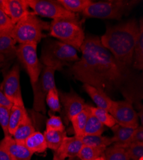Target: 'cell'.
<instances>
[{"label":"cell","mask_w":143,"mask_h":160,"mask_svg":"<svg viewBox=\"0 0 143 160\" xmlns=\"http://www.w3.org/2000/svg\"><path fill=\"white\" fill-rule=\"evenodd\" d=\"M35 131L32 120L27 114L23 119V121L19 124L13 133L12 137L16 141L21 143H24V141L29 137L32 133Z\"/></svg>","instance_id":"18"},{"label":"cell","mask_w":143,"mask_h":160,"mask_svg":"<svg viewBox=\"0 0 143 160\" xmlns=\"http://www.w3.org/2000/svg\"><path fill=\"white\" fill-rule=\"evenodd\" d=\"M44 136L48 148L56 151L60 146L64 138L66 137V132L54 130H46Z\"/></svg>","instance_id":"24"},{"label":"cell","mask_w":143,"mask_h":160,"mask_svg":"<svg viewBox=\"0 0 143 160\" xmlns=\"http://www.w3.org/2000/svg\"><path fill=\"white\" fill-rule=\"evenodd\" d=\"M53 160H66V159H60L59 158H58L55 154H54V159Z\"/></svg>","instance_id":"41"},{"label":"cell","mask_w":143,"mask_h":160,"mask_svg":"<svg viewBox=\"0 0 143 160\" xmlns=\"http://www.w3.org/2000/svg\"><path fill=\"white\" fill-rule=\"evenodd\" d=\"M104 131L105 126L90 113L84 129V135H101Z\"/></svg>","instance_id":"27"},{"label":"cell","mask_w":143,"mask_h":160,"mask_svg":"<svg viewBox=\"0 0 143 160\" xmlns=\"http://www.w3.org/2000/svg\"><path fill=\"white\" fill-rule=\"evenodd\" d=\"M0 160H16L11 156L7 151L0 148Z\"/></svg>","instance_id":"38"},{"label":"cell","mask_w":143,"mask_h":160,"mask_svg":"<svg viewBox=\"0 0 143 160\" xmlns=\"http://www.w3.org/2000/svg\"><path fill=\"white\" fill-rule=\"evenodd\" d=\"M37 48L36 44H21L17 47L16 52V56L30 77L31 84L37 81L44 66L37 57Z\"/></svg>","instance_id":"8"},{"label":"cell","mask_w":143,"mask_h":160,"mask_svg":"<svg viewBox=\"0 0 143 160\" xmlns=\"http://www.w3.org/2000/svg\"><path fill=\"white\" fill-rule=\"evenodd\" d=\"M84 90L92 99L98 108H103L109 112L112 100L106 94V92L101 88H97L88 84L83 85Z\"/></svg>","instance_id":"16"},{"label":"cell","mask_w":143,"mask_h":160,"mask_svg":"<svg viewBox=\"0 0 143 160\" xmlns=\"http://www.w3.org/2000/svg\"><path fill=\"white\" fill-rule=\"evenodd\" d=\"M105 149L106 148H94V147L84 145L78 157L81 160H94L103 155Z\"/></svg>","instance_id":"30"},{"label":"cell","mask_w":143,"mask_h":160,"mask_svg":"<svg viewBox=\"0 0 143 160\" xmlns=\"http://www.w3.org/2000/svg\"><path fill=\"white\" fill-rule=\"evenodd\" d=\"M130 143H143V128L139 126L134 131Z\"/></svg>","instance_id":"36"},{"label":"cell","mask_w":143,"mask_h":160,"mask_svg":"<svg viewBox=\"0 0 143 160\" xmlns=\"http://www.w3.org/2000/svg\"><path fill=\"white\" fill-rule=\"evenodd\" d=\"M139 32V23L132 19L116 25L107 26L100 41L118 61L132 66L134 47Z\"/></svg>","instance_id":"2"},{"label":"cell","mask_w":143,"mask_h":160,"mask_svg":"<svg viewBox=\"0 0 143 160\" xmlns=\"http://www.w3.org/2000/svg\"><path fill=\"white\" fill-rule=\"evenodd\" d=\"M90 113L89 106L87 104L86 107L83 111L74 115L70 119L75 133V136L80 137L84 135V129Z\"/></svg>","instance_id":"23"},{"label":"cell","mask_w":143,"mask_h":160,"mask_svg":"<svg viewBox=\"0 0 143 160\" xmlns=\"http://www.w3.org/2000/svg\"><path fill=\"white\" fill-rule=\"evenodd\" d=\"M139 160H143V157H141L140 158H139Z\"/></svg>","instance_id":"42"},{"label":"cell","mask_w":143,"mask_h":160,"mask_svg":"<svg viewBox=\"0 0 143 160\" xmlns=\"http://www.w3.org/2000/svg\"><path fill=\"white\" fill-rule=\"evenodd\" d=\"M10 110L0 106V125H1L5 137L10 136L8 132V122Z\"/></svg>","instance_id":"34"},{"label":"cell","mask_w":143,"mask_h":160,"mask_svg":"<svg viewBox=\"0 0 143 160\" xmlns=\"http://www.w3.org/2000/svg\"><path fill=\"white\" fill-rule=\"evenodd\" d=\"M80 51L81 58L69 67V73L84 84L104 91L119 90L132 102L142 81L137 71L117 60L97 36L85 35Z\"/></svg>","instance_id":"1"},{"label":"cell","mask_w":143,"mask_h":160,"mask_svg":"<svg viewBox=\"0 0 143 160\" xmlns=\"http://www.w3.org/2000/svg\"><path fill=\"white\" fill-rule=\"evenodd\" d=\"M27 0H5L4 12L14 25L29 14Z\"/></svg>","instance_id":"15"},{"label":"cell","mask_w":143,"mask_h":160,"mask_svg":"<svg viewBox=\"0 0 143 160\" xmlns=\"http://www.w3.org/2000/svg\"><path fill=\"white\" fill-rule=\"evenodd\" d=\"M89 109L90 113L104 126H106L109 128H112L117 124L115 120L107 110L98 107H93V106H90Z\"/></svg>","instance_id":"29"},{"label":"cell","mask_w":143,"mask_h":160,"mask_svg":"<svg viewBox=\"0 0 143 160\" xmlns=\"http://www.w3.org/2000/svg\"><path fill=\"white\" fill-rule=\"evenodd\" d=\"M49 23L30 12L15 24L11 35L19 44H37L44 37L43 31L49 30Z\"/></svg>","instance_id":"6"},{"label":"cell","mask_w":143,"mask_h":160,"mask_svg":"<svg viewBox=\"0 0 143 160\" xmlns=\"http://www.w3.org/2000/svg\"><path fill=\"white\" fill-rule=\"evenodd\" d=\"M27 114L24 106L13 105L10 109L8 122V132L11 137Z\"/></svg>","instance_id":"22"},{"label":"cell","mask_w":143,"mask_h":160,"mask_svg":"<svg viewBox=\"0 0 143 160\" xmlns=\"http://www.w3.org/2000/svg\"><path fill=\"white\" fill-rule=\"evenodd\" d=\"M28 5L32 8L35 14L42 17L56 19L60 18H79L74 13L64 9L56 1L46 0H27Z\"/></svg>","instance_id":"9"},{"label":"cell","mask_w":143,"mask_h":160,"mask_svg":"<svg viewBox=\"0 0 143 160\" xmlns=\"http://www.w3.org/2000/svg\"><path fill=\"white\" fill-rule=\"evenodd\" d=\"M0 87L13 104L24 106L20 86V68L18 64L4 74L3 81Z\"/></svg>","instance_id":"11"},{"label":"cell","mask_w":143,"mask_h":160,"mask_svg":"<svg viewBox=\"0 0 143 160\" xmlns=\"http://www.w3.org/2000/svg\"><path fill=\"white\" fill-rule=\"evenodd\" d=\"M103 156L105 160H130L125 148L115 145L105 149Z\"/></svg>","instance_id":"28"},{"label":"cell","mask_w":143,"mask_h":160,"mask_svg":"<svg viewBox=\"0 0 143 160\" xmlns=\"http://www.w3.org/2000/svg\"><path fill=\"white\" fill-rule=\"evenodd\" d=\"M59 98L63 105L65 115L69 121L83 111L87 106L84 100L72 90L68 93L60 92Z\"/></svg>","instance_id":"12"},{"label":"cell","mask_w":143,"mask_h":160,"mask_svg":"<svg viewBox=\"0 0 143 160\" xmlns=\"http://www.w3.org/2000/svg\"><path fill=\"white\" fill-rule=\"evenodd\" d=\"M46 130H54L58 131H64L65 127L63 124L62 119L60 117L50 115L49 118L46 122Z\"/></svg>","instance_id":"35"},{"label":"cell","mask_w":143,"mask_h":160,"mask_svg":"<svg viewBox=\"0 0 143 160\" xmlns=\"http://www.w3.org/2000/svg\"><path fill=\"white\" fill-rule=\"evenodd\" d=\"M14 26L10 18L5 14V12L0 8V33L11 34Z\"/></svg>","instance_id":"33"},{"label":"cell","mask_w":143,"mask_h":160,"mask_svg":"<svg viewBox=\"0 0 143 160\" xmlns=\"http://www.w3.org/2000/svg\"><path fill=\"white\" fill-rule=\"evenodd\" d=\"M0 148L7 151L16 160H31L33 154L24 143L16 141L11 136L5 137L0 142Z\"/></svg>","instance_id":"13"},{"label":"cell","mask_w":143,"mask_h":160,"mask_svg":"<svg viewBox=\"0 0 143 160\" xmlns=\"http://www.w3.org/2000/svg\"><path fill=\"white\" fill-rule=\"evenodd\" d=\"M79 59L77 50L69 45L51 39L44 43L41 56L44 66L61 71L64 67H70Z\"/></svg>","instance_id":"3"},{"label":"cell","mask_w":143,"mask_h":160,"mask_svg":"<svg viewBox=\"0 0 143 160\" xmlns=\"http://www.w3.org/2000/svg\"><path fill=\"white\" fill-rule=\"evenodd\" d=\"M140 2L135 0H109L92 2L82 12L89 18L120 20L129 14Z\"/></svg>","instance_id":"5"},{"label":"cell","mask_w":143,"mask_h":160,"mask_svg":"<svg viewBox=\"0 0 143 160\" xmlns=\"http://www.w3.org/2000/svg\"><path fill=\"white\" fill-rule=\"evenodd\" d=\"M16 41L10 33H0V54L6 58L16 56Z\"/></svg>","instance_id":"21"},{"label":"cell","mask_w":143,"mask_h":160,"mask_svg":"<svg viewBox=\"0 0 143 160\" xmlns=\"http://www.w3.org/2000/svg\"><path fill=\"white\" fill-rule=\"evenodd\" d=\"M6 60V58L2 54H0V68H2L3 65L5 63Z\"/></svg>","instance_id":"39"},{"label":"cell","mask_w":143,"mask_h":160,"mask_svg":"<svg viewBox=\"0 0 143 160\" xmlns=\"http://www.w3.org/2000/svg\"><path fill=\"white\" fill-rule=\"evenodd\" d=\"M111 128L114 133V136L112 137L114 145L126 148L131 143V138L135 129L123 127L118 124Z\"/></svg>","instance_id":"17"},{"label":"cell","mask_w":143,"mask_h":160,"mask_svg":"<svg viewBox=\"0 0 143 160\" xmlns=\"http://www.w3.org/2000/svg\"><path fill=\"white\" fill-rule=\"evenodd\" d=\"M13 103L9 100V99L5 95L0 87V106H4L8 109H11L13 106Z\"/></svg>","instance_id":"37"},{"label":"cell","mask_w":143,"mask_h":160,"mask_svg":"<svg viewBox=\"0 0 143 160\" xmlns=\"http://www.w3.org/2000/svg\"><path fill=\"white\" fill-rule=\"evenodd\" d=\"M57 69L43 66L37 81L31 84L33 92V110L38 112L46 113V98L49 90L56 88L55 73Z\"/></svg>","instance_id":"7"},{"label":"cell","mask_w":143,"mask_h":160,"mask_svg":"<svg viewBox=\"0 0 143 160\" xmlns=\"http://www.w3.org/2000/svg\"><path fill=\"white\" fill-rule=\"evenodd\" d=\"M94 160H105V159H104V158H103V156H100V157H99V158H96V159H94Z\"/></svg>","instance_id":"40"},{"label":"cell","mask_w":143,"mask_h":160,"mask_svg":"<svg viewBox=\"0 0 143 160\" xmlns=\"http://www.w3.org/2000/svg\"><path fill=\"white\" fill-rule=\"evenodd\" d=\"M125 149L130 159L139 160L143 157V143H132Z\"/></svg>","instance_id":"32"},{"label":"cell","mask_w":143,"mask_h":160,"mask_svg":"<svg viewBox=\"0 0 143 160\" xmlns=\"http://www.w3.org/2000/svg\"><path fill=\"white\" fill-rule=\"evenodd\" d=\"M64 9L74 13L83 12L93 1L90 0H57L56 1Z\"/></svg>","instance_id":"26"},{"label":"cell","mask_w":143,"mask_h":160,"mask_svg":"<svg viewBox=\"0 0 143 160\" xmlns=\"http://www.w3.org/2000/svg\"><path fill=\"white\" fill-rule=\"evenodd\" d=\"M24 144L32 153H42L48 148L44 134L39 131L32 133L24 141Z\"/></svg>","instance_id":"20"},{"label":"cell","mask_w":143,"mask_h":160,"mask_svg":"<svg viewBox=\"0 0 143 160\" xmlns=\"http://www.w3.org/2000/svg\"><path fill=\"white\" fill-rule=\"evenodd\" d=\"M49 35L79 51H80L85 38L79 18H60L52 20L49 26Z\"/></svg>","instance_id":"4"},{"label":"cell","mask_w":143,"mask_h":160,"mask_svg":"<svg viewBox=\"0 0 143 160\" xmlns=\"http://www.w3.org/2000/svg\"><path fill=\"white\" fill-rule=\"evenodd\" d=\"M46 102L49 109L54 112H60L61 110L59 93L56 88L49 90L46 98Z\"/></svg>","instance_id":"31"},{"label":"cell","mask_w":143,"mask_h":160,"mask_svg":"<svg viewBox=\"0 0 143 160\" xmlns=\"http://www.w3.org/2000/svg\"><path fill=\"white\" fill-rule=\"evenodd\" d=\"M84 144L79 137H66L59 148L54 154L58 158L65 159L66 158H73L79 155Z\"/></svg>","instance_id":"14"},{"label":"cell","mask_w":143,"mask_h":160,"mask_svg":"<svg viewBox=\"0 0 143 160\" xmlns=\"http://www.w3.org/2000/svg\"><path fill=\"white\" fill-rule=\"evenodd\" d=\"M109 112L121 126L135 129L139 126L138 114L130 101H112Z\"/></svg>","instance_id":"10"},{"label":"cell","mask_w":143,"mask_h":160,"mask_svg":"<svg viewBox=\"0 0 143 160\" xmlns=\"http://www.w3.org/2000/svg\"><path fill=\"white\" fill-rule=\"evenodd\" d=\"M84 145L106 148L113 143L112 138L102 135H83L79 137Z\"/></svg>","instance_id":"25"},{"label":"cell","mask_w":143,"mask_h":160,"mask_svg":"<svg viewBox=\"0 0 143 160\" xmlns=\"http://www.w3.org/2000/svg\"><path fill=\"white\" fill-rule=\"evenodd\" d=\"M139 35L136 41L134 54L132 68L135 71H142L143 69V21L140 19L139 22Z\"/></svg>","instance_id":"19"}]
</instances>
